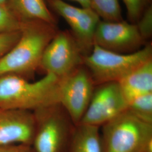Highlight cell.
Returning <instances> with one entry per match:
<instances>
[{
  "mask_svg": "<svg viewBox=\"0 0 152 152\" xmlns=\"http://www.w3.org/2000/svg\"><path fill=\"white\" fill-rule=\"evenodd\" d=\"M83 57L71 31H58L45 49L39 68L60 79L83 65Z\"/></svg>",
  "mask_w": 152,
  "mask_h": 152,
  "instance_id": "obj_7",
  "label": "cell"
},
{
  "mask_svg": "<svg viewBox=\"0 0 152 152\" xmlns=\"http://www.w3.org/2000/svg\"><path fill=\"white\" fill-rule=\"evenodd\" d=\"M127 106L118 82L97 85L80 124L102 126L125 112Z\"/></svg>",
  "mask_w": 152,
  "mask_h": 152,
  "instance_id": "obj_8",
  "label": "cell"
},
{
  "mask_svg": "<svg viewBox=\"0 0 152 152\" xmlns=\"http://www.w3.org/2000/svg\"><path fill=\"white\" fill-rule=\"evenodd\" d=\"M57 32L55 25L26 22L16 44L0 58V76L14 75L28 80L39 68L45 49Z\"/></svg>",
  "mask_w": 152,
  "mask_h": 152,
  "instance_id": "obj_1",
  "label": "cell"
},
{
  "mask_svg": "<svg viewBox=\"0 0 152 152\" xmlns=\"http://www.w3.org/2000/svg\"><path fill=\"white\" fill-rule=\"evenodd\" d=\"M36 130L33 112L0 108V146L32 144Z\"/></svg>",
  "mask_w": 152,
  "mask_h": 152,
  "instance_id": "obj_11",
  "label": "cell"
},
{
  "mask_svg": "<svg viewBox=\"0 0 152 152\" xmlns=\"http://www.w3.org/2000/svg\"><path fill=\"white\" fill-rule=\"evenodd\" d=\"M66 152H104L100 127L76 125Z\"/></svg>",
  "mask_w": 152,
  "mask_h": 152,
  "instance_id": "obj_14",
  "label": "cell"
},
{
  "mask_svg": "<svg viewBox=\"0 0 152 152\" xmlns=\"http://www.w3.org/2000/svg\"><path fill=\"white\" fill-rule=\"evenodd\" d=\"M59 79L52 74L35 82L14 75L0 76V108L34 112L59 103Z\"/></svg>",
  "mask_w": 152,
  "mask_h": 152,
  "instance_id": "obj_2",
  "label": "cell"
},
{
  "mask_svg": "<svg viewBox=\"0 0 152 152\" xmlns=\"http://www.w3.org/2000/svg\"><path fill=\"white\" fill-rule=\"evenodd\" d=\"M33 112L36 120L34 152H66L76 125L64 108L55 103Z\"/></svg>",
  "mask_w": 152,
  "mask_h": 152,
  "instance_id": "obj_4",
  "label": "cell"
},
{
  "mask_svg": "<svg viewBox=\"0 0 152 152\" xmlns=\"http://www.w3.org/2000/svg\"><path fill=\"white\" fill-rule=\"evenodd\" d=\"M9 0H0L1 5H7Z\"/></svg>",
  "mask_w": 152,
  "mask_h": 152,
  "instance_id": "obj_23",
  "label": "cell"
},
{
  "mask_svg": "<svg viewBox=\"0 0 152 152\" xmlns=\"http://www.w3.org/2000/svg\"><path fill=\"white\" fill-rule=\"evenodd\" d=\"M152 58V46L146 44L130 54H121L94 45L91 52L83 57V64L92 76L95 85L119 82L136 67Z\"/></svg>",
  "mask_w": 152,
  "mask_h": 152,
  "instance_id": "obj_5",
  "label": "cell"
},
{
  "mask_svg": "<svg viewBox=\"0 0 152 152\" xmlns=\"http://www.w3.org/2000/svg\"><path fill=\"white\" fill-rule=\"evenodd\" d=\"M21 31L0 34V58L16 44L20 36Z\"/></svg>",
  "mask_w": 152,
  "mask_h": 152,
  "instance_id": "obj_20",
  "label": "cell"
},
{
  "mask_svg": "<svg viewBox=\"0 0 152 152\" xmlns=\"http://www.w3.org/2000/svg\"><path fill=\"white\" fill-rule=\"evenodd\" d=\"M118 82L128 103L135 98L152 93V58L136 67Z\"/></svg>",
  "mask_w": 152,
  "mask_h": 152,
  "instance_id": "obj_12",
  "label": "cell"
},
{
  "mask_svg": "<svg viewBox=\"0 0 152 152\" xmlns=\"http://www.w3.org/2000/svg\"><path fill=\"white\" fill-rule=\"evenodd\" d=\"M127 110L138 119L152 124V93L131 100L128 103Z\"/></svg>",
  "mask_w": 152,
  "mask_h": 152,
  "instance_id": "obj_16",
  "label": "cell"
},
{
  "mask_svg": "<svg viewBox=\"0 0 152 152\" xmlns=\"http://www.w3.org/2000/svg\"><path fill=\"white\" fill-rule=\"evenodd\" d=\"M94 45L121 54L137 51L145 45L136 24L100 20L94 34Z\"/></svg>",
  "mask_w": 152,
  "mask_h": 152,
  "instance_id": "obj_10",
  "label": "cell"
},
{
  "mask_svg": "<svg viewBox=\"0 0 152 152\" xmlns=\"http://www.w3.org/2000/svg\"><path fill=\"white\" fill-rule=\"evenodd\" d=\"M95 84L84 64L59 79V103L75 125L81 121L91 101Z\"/></svg>",
  "mask_w": 152,
  "mask_h": 152,
  "instance_id": "obj_6",
  "label": "cell"
},
{
  "mask_svg": "<svg viewBox=\"0 0 152 152\" xmlns=\"http://www.w3.org/2000/svg\"><path fill=\"white\" fill-rule=\"evenodd\" d=\"M0 152H34L31 145L15 144L0 146Z\"/></svg>",
  "mask_w": 152,
  "mask_h": 152,
  "instance_id": "obj_21",
  "label": "cell"
},
{
  "mask_svg": "<svg viewBox=\"0 0 152 152\" xmlns=\"http://www.w3.org/2000/svg\"><path fill=\"white\" fill-rule=\"evenodd\" d=\"M52 8L70 26L73 37L83 56L89 54L94 46V34L100 20L90 7H76L63 0H48Z\"/></svg>",
  "mask_w": 152,
  "mask_h": 152,
  "instance_id": "obj_9",
  "label": "cell"
},
{
  "mask_svg": "<svg viewBox=\"0 0 152 152\" xmlns=\"http://www.w3.org/2000/svg\"><path fill=\"white\" fill-rule=\"evenodd\" d=\"M78 3L83 7H90V0H69Z\"/></svg>",
  "mask_w": 152,
  "mask_h": 152,
  "instance_id": "obj_22",
  "label": "cell"
},
{
  "mask_svg": "<svg viewBox=\"0 0 152 152\" xmlns=\"http://www.w3.org/2000/svg\"><path fill=\"white\" fill-rule=\"evenodd\" d=\"M102 127L104 152H152V124L127 110Z\"/></svg>",
  "mask_w": 152,
  "mask_h": 152,
  "instance_id": "obj_3",
  "label": "cell"
},
{
  "mask_svg": "<svg viewBox=\"0 0 152 152\" xmlns=\"http://www.w3.org/2000/svg\"><path fill=\"white\" fill-rule=\"evenodd\" d=\"M26 22H23L7 5H0V34L20 31Z\"/></svg>",
  "mask_w": 152,
  "mask_h": 152,
  "instance_id": "obj_17",
  "label": "cell"
},
{
  "mask_svg": "<svg viewBox=\"0 0 152 152\" xmlns=\"http://www.w3.org/2000/svg\"><path fill=\"white\" fill-rule=\"evenodd\" d=\"M138 31L144 40L152 35V7L148 6L136 23Z\"/></svg>",
  "mask_w": 152,
  "mask_h": 152,
  "instance_id": "obj_18",
  "label": "cell"
},
{
  "mask_svg": "<svg viewBox=\"0 0 152 152\" xmlns=\"http://www.w3.org/2000/svg\"><path fill=\"white\" fill-rule=\"evenodd\" d=\"M7 6L22 22H41L56 24L54 16L44 0H9Z\"/></svg>",
  "mask_w": 152,
  "mask_h": 152,
  "instance_id": "obj_13",
  "label": "cell"
},
{
  "mask_svg": "<svg viewBox=\"0 0 152 152\" xmlns=\"http://www.w3.org/2000/svg\"><path fill=\"white\" fill-rule=\"evenodd\" d=\"M125 4L127 16L132 23L135 24L146 9L149 0H122Z\"/></svg>",
  "mask_w": 152,
  "mask_h": 152,
  "instance_id": "obj_19",
  "label": "cell"
},
{
  "mask_svg": "<svg viewBox=\"0 0 152 152\" xmlns=\"http://www.w3.org/2000/svg\"><path fill=\"white\" fill-rule=\"evenodd\" d=\"M90 7L104 21L122 20L118 0H90Z\"/></svg>",
  "mask_w": 152,
  "mask_h": 152,
  "instance_id": "obj_15",
  "label": "cell"
}]
</instances>
